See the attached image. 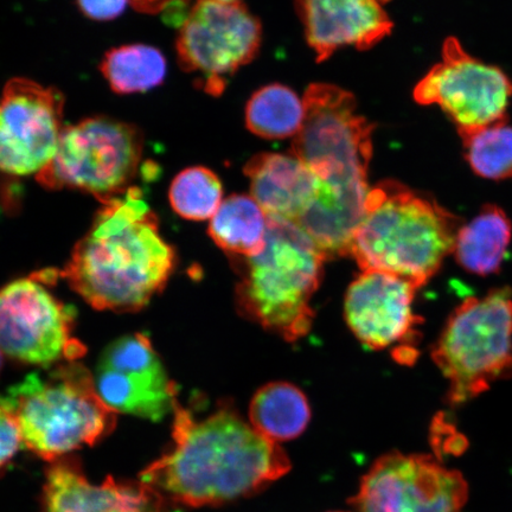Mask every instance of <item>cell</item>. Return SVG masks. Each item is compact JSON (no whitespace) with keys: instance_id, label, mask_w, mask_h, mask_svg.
<instances>
[{"instance_id":"6da1fadb","label":"cell","mask_w":512,"mask_h":512,"mask_svg":"<svg viewBox=\"0 0 512 512\" xmlns=\"http://www.w3.org/2000/svg\"><path fill=\"white\" fill-rule=\"evenodd\" d=\"M172 444L139 476L170 505L220 507L259 494L291 470L286 452L233 405L198 418L177 401Z\"/></svg>"},{"instance_id":"7a4b0ae2","label":"cell","mask_w":512,"mask_h":512,"mask_svg":"<svg viewBox=\"0 0 512 512\" xmlns=\"http://www.w3.org/2000/svg\"><path fill=\"white\" fill-rule=\"evenodd\" d=\"M176 267L174 247L136 185L102 203L61 277L94 309L137 312L163 291Z\"/></svg>"},{"instance_id":"3957f363","label":"cell","mask_w":512,"mask_h":512,"mask_svg":"<svg viewBox=\"0 0 512 512\" xmlns=\"http://www.w3.org/2000/svg\"><path fill=\"white\" fill-rule=\"evenodd\" d=\"M463 224L426 194L384 181L370 189L350 255L362 272L393 274L420 288L453 253Z\"/></svg>"},{"instance_id":"277c9868","label":"cell","mask_w":512,"mask_h":512,"mask_svg":"<svg viewBox=\"0 0 512 512\" xmlns=\"http://www.w3.org/2000/svg\"><path fill=\"white\" fill-rule=\"evenodd\" d=\"M326 256L296 222L268 217L266 245L252 258L236 259L241 315L287 342L309 334L311 306Z\"/></svg>"},{"instance_id":"5b68a950","label":"cell","mask_w":512,"mask_h":512,"mask_svg":"<svg viewBox=\"0 0 512 512\" xmlns=\"http://www.w3.org/2000/svg\"><path fill=\"white\" fill-rule=\"evenodd\" d=\"M31 373L8 395L14 401L23 446L48 463L93 446L110 435L117 413L96 392L94 377L79 361Z\"/></svg>"},{"instance_id":"8992f818","label":"cell","mask_w":512,"mask_h":512,"mask_svg":"<svg viewBox=\"0 0 512 512\" xmlns=\"http://www.w3.org/2000/svg\"><path fill=\"white\" fill-rule=\"evenodd\" d=\"M432 357L448 381L452 405L475 399L512 376L510 288L466 298L448 318Z\"/></svg>"},{"instance_id":"52a82bcc","label":"cell","mask_w":512,"mask_h":512,"mask_svg":"<svg viewBox=\"0 0 512 512\" xmlns=\"http://www.w3.org/2000/svg\"><path fill=\"white\" fill-rule=\"evenodd\" d=\"M144 137L137 126L93 117L63 128L53 160L37 181L49 190H78L101 203L133 187L142 169Z\"/></svg>"},{"instance_id":"ba28073f","label":"cell","mask_w":512,"mask_h":512,"mask_svg":"<svg viewBox=\"0 0 512 512\" xmlns=\"http://www.w3.org/2000/svg\"><path fill=\"white\" fill-rule=\"evenodd\" d=\"M305 120L292 153L319 183H368L374 124L357 114L354 95L315 83L304 95Z\"/></svg>"},{"instance_id":"9c48e42d","label":"cell","mask_w":512,"mask_h":512,"mask_svg":"<svg viewBox=\"0 0 512 512\" xmlns=\"http://www.w3.org/2000/svg\"><path fill=\"white\" fill-rule=\"evenodd\" d=\"M50 271L0 290V349L11 360L51 368L78 361L86 348L73 336L76 311L49 291Z\"/></svg>"},{"instance_id":"30bf717a","label":"cell","mask_w":512,"mask_h":512,"mask_svg":"<svg viewBox=\"0 0 512 512\" xmlns=\"http://www.w3.org/2000/svg\"><path fill=\"white\" fill-rule=\"evenodd\" d=\"M261 40L259 19L241 2L198 0L179 30V66L204 92L221 95L228 79L258 55Z\"/></svg>"},{"instance_id":"8fae6325","label":"cell","mask_w":512,"mask_h":512,"mask_svg":"<svg viewBox=\"0 0 512 512\" xmlns=\"http://www.w3.org/2000/svg\"><path fill=\"white\" fill-rule=\"evenodd\" d=\"M511 96L508 76L475 59L454 37L444 43L443 60L414 89L418 104L443 108L457 125L460 138L508 121Z\"/></svg>"},{"instance_id":"7c38bea8","label":"cell","mask_w":512,"mask_h":512,"mask_svg":"<svg viewBox=\"0 0 512 512\" xmlns=\"http://www.w3.org/2000/svg\"><path fill=\"white\" fill-rule=\"evenodd\" d=\"M467 496L462 473L427 454L390 452L371 465L350 504L356 512H462Z\"/></svg>"},{"instance_id":"4fadbf2b","label":"cell","mask_w":512,"mask_h":512,"mask_svg":"<svg viewBox=\"0 0 512 512\" xmlns=\"http://www.w3.org/2000/svg\"><path fill=\"white\" fill-rule=\"evenodd\" d=\"M64 98L56 88L16 78L0 98V171L38 175L53 160L63 131Z\"/></svg>"},{"instance_id":"5bb4252c","label":"cell","mask_w":512,"mask_h":512,"mask_svg":"<svg viewBox=\"0 0 512 512\" xmlns=\"http://www.w3.org/2000/svg\"><path fill=\"white\" fill-rule=\"evenodd\" d=\"M93 377L96 392L114 413L150 421L174 413L178 389L149 336L126 335L108 345Z\"/></svg>"},{"instance_id":"9a60e30c","label":"cell","mask_w":512,"mask_h":512,"mask_svg":"<svg viewBox=\"0 0 512 512\" xmlns=\"http://www.w3.org/2000/svg\"><path fill=\"white\" fill-rule=\"evenodd\" d=\"M419 288L396 275L366 271L354 280L345 296L344 315L358 341L370 349L393 348L395 358L411 364L419 317L413 303Z\"/></svg>"},{"instance_id":"2e32d148","label":"cell","mask_w":512,"mask_h":512,"mask_svg":"<svg viewBox=\"0 0 512 512\" xmlns=\"http://www.w3.org/2000/svg\"><path fill=\"white\" fill-rule=\"evenodd\" d=\"M170 504L143 482L108 477L89 482L76 459L50 463L38 512H170Z\"/></svg>"},{"instance_id":"e0dca14e","label":"cell","mask_w":512,"mask_h":512,"mask_svg":"<svg viewBox=\"0 0 512 512\" xmlns=\"http://www.w3.org/2000/svg\"><path fill=\"white\" fill-rule=\"evenodd\" d=\"M390 0H294L306 41L324 62L337 50H367L392 34L387 14Z\"/></svg>"},{"instance_id":"ac0fdd59","label":"cell","mask_w":512,"mask_h":512,"mask_svg":"<svg viewBox=\"0 0 512 512\" xmlns=\"http://www.w3.org/2000/svg\"><path fill=\"white\" fill-rule=\"evenodd\" d=\"M245 174L252 197L272 219L298 222L317 195V177L293 153H260L246 164Z\"/></svg>"},{"instance_id":"d6986e66","label":"cell","mask_w":512,"mask_h":512,"mask_svg":"<svg viewBox=\"0 0 512 512\" xmlns=\"http://www.w3.org/2000/svg\"><path fill=\"white\" fill-rule=\"evenodd\" d=\"M512 238V224L502 208L486 204L459 229L453 253L465 271L486 277L502 266Z\"/></svg>"},{"instance_id":"ffe728a7","label":"cell","mask_w":512,"mask_h":512,"mask_svg":"<svg viewBox=\"0 0 512 512\" xmlns=\"http://www.w3.org/2000/svg\"><path fill=\"white\" fill-rule=\"evenodd\" d=\"M311 420L306 395L294 384L272 382L260 388L249 406V424L262 437L283 443L304 433Z\"/></svg>"},{"instance_id":"44dd1931","label":"cell","mask_w":512,"mask_h":512,"mask_svg":"<svg viewBox=\"0 0 512 512\" xmlns=\"http://www.w3.org/2000/svg\"><path fill=\"white\" fill-rule=\"evenodd\" d=\"M268 216L248 195H232L211 217L209 235L222 251L235 259L252 258L266 245Z\"/></svg>"},{"instance_id":"7402d4cb","label":"cell","mask_w":512,"mask_h":512,"mask_svg":"<svg viewBox=\"0 0 512 512\" xmlns=\"http://www.w3.org/2000/svg\"><path fill=\"white\" fill-rule=\"evenodd\" d=\"M305 120V104L290 87L268 85L256 91L246 107V124L265 139L296 137Z\"/></svg>"},{"instance_id":"603a6c76","label":"cell","mask_w":512,"mask_h":512,"mask_svg":"<svg viewBox=\"0 0 512 512\" xmlns=\"http://www.w3.org/2000/svg\"><path fill=\"white\" fill-rule=\"evenodd\" d=\"M100 70L113 92L142 93L162 85L166 61L156 48L131 44L107 51Z\"/></svg>"},{"instance_id":"cb8c5ba5","label":"cell","mask_w":512,"mask_h":512,"mask_svg":"<svg viewBox=\"0 0 512 512\" xmlns=\"http://www.w3.org/2000/svg\"><path fill=\"white\" fill-rule=\"evenodd\" d=\"M220 178L203 166H192L175 177L169 200L172 209L190 221L211 220L223 202Z\"/></svg>"},{"instance_id":"d4e9b609","label":"cell","mask_w":512,"mask_h":512,"mask_svg":"<svg viewBox=\"0 0 512 512\" xmlns=\"http://www.w3.org/2000/svg\"><path fill=\"white\" fill-rule=\"evenodd\" d=\"M465 158L480 177L504 181L512 177V126L508 121L462 138Z\"/></svg>"},{"instance_id":"484cf974","label":"cell","mask_w":512,"mask_h":512,"mask_svg":"<svg viewBox=\"0 0 512 512\" xmlns=\"http://www.w3.org/2000/svg\"><path fill=\"white\" fill-rule=\"evenodd\" d=\"M21 446L23 438L15 403L9 395H0V475L8 469Z\"/></svg>"},{"instance_id":"4316f807","label":"cell","mask_w":512,"mask_h":512,"mask_svg":"<svg viewBox=\"0 0 512 512\" xmlns=\"http://www.w3.org/2000/svg\"><path fill=\"white\" fill-rule=\"evenodd\" d=\"M130 0H78L79 8L94 21H111L123 14Z\"/></svg>"},{"instance_id":"83f0119b","label":"cell","mask_w":512,"mask_h":512,"mask_svg":"<svg viewBox=\"0 0 512 512\" xmlns=\"http://www.w3.org/2000/svg\"><path fill=\"white\" fill-rule=\"evenodd\" d=\"M176 0H130L134 9L145 12V14H158V12L169 9Z\"/></svg>"},{"instance_id":"f1b7e54d","label":"cell","mask_w":512,"mask_h":512,"mask_svg":"<svg viewBox=\"0 0 512 512\" xmlns=\"http://www.w3.org/2000/svg\"><path fill=\"white\" fill-rule=\"evenodd\" d=\"M4 354H3V351L2 349H0V373H2V369H3V366H4Z\"/></svg>"},{"instance_id":"f546056e","label":"cell","mask_w":512,"mask_h":512,"mask_svg":"<svg viewBox=\"0 0 512 512\" xmlns=\"http://www.w3.org/2000/svg\"><path fill=\"white\" fill-rule=\"evenodd\" d=\"M216 2L234 3V2H240V0H216Z\"/></svg>"},{"instance_id":"4dcf8cb0","label":"cell","mask_w":512,"mask_h":512,"mask_svg":"<svg viewBox=\"0 0 512 512\" xmlns=\"http://www.w3.org/2000/svg\"><path fill=\"white\" fill-rule=\"evenodd\" d=\"M337 512H343V511H337Z\"/></svg>"}]
</instances>
